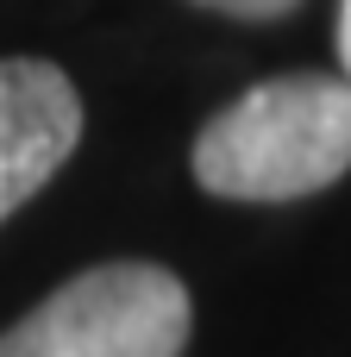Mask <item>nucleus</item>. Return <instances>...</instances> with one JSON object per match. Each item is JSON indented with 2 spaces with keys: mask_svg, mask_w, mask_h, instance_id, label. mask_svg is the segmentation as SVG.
<instances>
[{
  "mask_svg": "<svg viewBox=\"0 0 351 357\" xmlns=\"http://www.w3.org/2000/svg\"><path fill=\"white\" fill-rule=\"evenodd\" d=\"M188 169L220 201H301L351 169V82L270 75L220 107L188 151Z\"/></svg>",
  "mask_w": 351,
  "mask_h": 357,
  "instance_id": "nucleus-1",
  "label": "nucleus"
},
{
  "mask_svg": "<svg viewBox=\"0 0 351 357\" xmlns=\"http://www.w3.org/2000/svg\"><path fill=\"white\" fill-rule=\"evenodd\" d=\"M339 63H345V82H351V0L339 6Z\"/></svg>",
  "mask_w": 351,
  "mask_h": 357,
  "instance_id": "nucleus-5",
  "label": "nucleus"
},
{
  "mask_svg": "<svg viewBox=\"0 0 351 357\" xmlns=\"http://www.w3.org/2000/svg\"><path fill=\"white\" fill-rule=\"evenodd\" d=\"M195 301L163 264H94L0 333V357H182Z\"/></svg>",
  "mask_w": 351,
  "mask_h": 357,
  "instance_id": "nucleus-2",
  "label": "nucleus"
},
{
  "mask_svg": "<svg viewBox=\"0 0 351 357\" xmlns=\"http://www.w3.org/2000/svg\"><path fill=\"white\" fill-rule=\"evenodd\" d=\"M82 144V94L44 56H0V220H13Z\"/></svg>",
  "mask_w": 351,
  "mask_h": 357,
  "instance_id": "nucleus-3",
  "label": "nucleus"
},
{
  "mask_svg": "<svg viewBox=\"0 0 351 357\" xmlns=\"http://www.w3.org/2000/svg\"><path fill=\"white\" fill-rule=\"evenodd\" d=\"M195 6H214V13H226V19H283V13H295L301 0H195Z\"/></svg>",
  "mask_w": 351,
  "mask_h": 357,
  "instance_id": "nucleus-4",
  "label": "nucleus"
}]
</instances>
